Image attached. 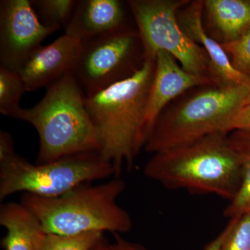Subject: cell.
Listing matches in <instances>:
<instances>
[{"label": "cell", "instance_id": "d6986e66", "mask_svg": "<svg viewBox=\"0 0 250 250\" xmlns=\"http://www.w3.org/2000/svg\"><path fill=\"white\" fill-rule=\"evenodd\" d=\"M104 233L88 232L76 235L47 233L44 250H90Z\"/></svg>", "mask_w": 250, "mask_h": 250}, {"label": "cell", "instance_id": "ac0fdd59", "mask_svg": "<svg viewBox=\"0 0 250 250\" xmlns=\"http://www.w3.org/2000/svg\"><path fill=\"white\" fill-rule=\"evenodd\" d=\"M42 24L59 29L70 22L77 0H31Z\"/></svg>", "mask_w": 250, "mask_h": 250}, {"label": "cell", "instance_id": "d4e9b609", "mask_svg": "<svg viewBox=\"0 0 250 250\" xmlns=\"http://www.w3.org/2000/svg\"><path fill=\"white\" fill-rule=\"evenodd\" d=\"M248 105H250V92L249 94H248V96H247L246 100H245V103L244 104H243V106H248Z\"/></svg>", "mask_w": 250, "mask_h": 250}, {"label": "cell", "instance_id": "4fadbf2b", "mask_svg": "<svg viewBox=\"0 0 250 250\" xmlns=\"http://www.w3.org/2000/svg\"><path fill=\"white\" fill-rule=\"evenodd\" d=\"M204 1H193L179 15L178 21L184 32L201 45L209 59L210 76L218 85L250 83V76L233 66L221 45L206 32L202 25Z\"/></svg>", "mask_w": 250, "mask_h": 250}, {"label": "cell", "instance_id": "7a4b0ae2", "mask_svg": "<svg viewBox=\"0 0 250 250\" xmlns=\"http://www.w3.org/2000/svg\"><path fill=\"white\" fill-rule=\"evenodd\" d=\"M144 174L167 188L212 194L231 202L241 187V162L228 134H215L153 154Z\"/></svg>", "mask_w": 250, "mask_h": 250}, {"label": "cell", "instance_id": "ffe728a7", "mask_svg": "<svg viewBox=\"0 0 250 250\" xmlns=\"http://www.w3.org/2000/svg\"><path fill=\"white\" fill-rule=\"evenodd\" d=\"M220 250H250V213L230 219Z\"/></svg>", "mask_w": 250, "mask_h": 250}, {"label": "cell", "instance_id": "603a6c76", "mask_svg": "<svg viewBox=\"0 0 250 250\" xmlns=\"http://www.w3.org/2000/svg\"><path fill=\"white\" fill-rule=\"evenodd\" d=\"M235 130L250 132V105L242 107L236 115L231 125V131Z\"/></svg>", "mask_w": 250, "mask_h": 250}, {"label": "cell", "instance_id": "cb8c5ba5", "mask_svg": "<svg viewBox=\"0 0 250 250\" xmlns=\"http://www.w3.org/2000/svg\"><path fill=\"white\" fill-rule=\"evenodd\" d=\"M227 232H228V228H225L224 229L223 231L218 235L216 238H214L213 241H210L206 248L205 250H221L222 244L224 241L225 236H226Z\"/></svg>", "mask_w": 250, "mask_h": 250}, {"label": "cell", "instance_id": "2e32d148", "mask_svg": "<svg viewBox=\"0 0 250 250\" xmlns=\"http://www.w3.org/2000/svg\"><path fill=\"white\" fill-rule=\"evenodd\" d=\"M231 132L229 139L241 159L242 180L236 196L224 211L225 216L230 219L241 216L250 209V132L241 130Z\"/></svg>", "mask_w": 250, "mask_h": 250}, {"label": "cell", "instance_id": "8fae6325", "mask_svg": "<svg viewBox=\"0 0 250 250\" xmlns=\"http://www.w3.org/2000/svg\"><path fill=\"white\" fill-rule=\"evenodd\" d=\"M82 42L64 34L49 45H41L18 69L27 92L47 87L76 65Z\"/></svg>", "mask_w": 250, "mask_h": 250}, {"label": "cell", "instance_id": "9a60e30c", "mask_svg": "<svg viewBox=\"0 0 250 250\" xmlns=\"http://www.w3.org/2000/svg\"><path fill=\"white\" fill-rule=\"evenodd\" d=\"M208 19L223 42L238 39L250 29V0H207Z\"/></svg>", "mask_w": 250, "mask_h": 250}, {"label": "cell", "instance_id": "7402d4cb", "mask_svg": "<svg viewBox=\"0 0 250 250\" xmlns=\"http://www.w3.org/2000/svg\"><path fill=\"white\" fill-rule=\"evenodd\" d=\"M116 236V240L112 242L108 241L104 236L90 250H147L142 245Z\"/></svg>", "mask_w": 250, "mask_h": 250}, {"label": "cell", "instance_id": "9c48e42d", "mask_svg": "<svg viewBox=\"0 0 250 250\" xmlns=\"http://www.w3.org/2000/svg\"><path fill=\"white\" fill-rule=\"evenodd\" d=\"M58 30L42 24L31 0L0 1V65L18 69Z\"/></svg>", "mask_w": 250, "mask_h": 250}, {"label": "cell", "instance_id": "8992f818", "mask_svg": "<svg viewBox=\"0 0 250 250\" xmlns=\"http://www.w3.org/2000/svg\"><path fill=\"white\" fill-rule=\"evenodd\" d=\"M117 177L111 163L100 153L65 156L47 164H31L15 151L14 140L0 131V200L18 192L38 196H61L82 184Z\"/></svg>", "mask_w": 250, "mask_h": 250}, {"label": "cell", "instance_id": "3957f363", "mask_svg": "<svg viewBox=\"0 0 250 250\" xmlns=\"http://www.w3.org/2000/svg\"><path fill=\"white\" fill-rule=\"evenodd\" d=\"M15 119L29 123L39 135L36 164L100 151L84 92L72 72L46 87L42 100L33 107L21 108Z\"/></svg>", "mask_w": 250, "mask_h": 250}, {"label": "cell", "instance_id": "30bf717a", "mask_svg": "<svg viewBox=\"0 0 250 250\" xmlns=\"http://www.w3.org/2000/svg\"><path fill=\"white\" fill-rule=\"evenodd\" d=\"M213 85L218 84L211 77L186 71L170 54L164 51L158 52L155 57V71L143 120L144 147L156 121L172 100L194 87Z\"/></svg>", "mask_w": 250, "mask_h": 250}, {"label": "cell", "instance_id": "484cf974", "mask_svg": "<svg viewBox=\"0 0 250 250\" xmlns=\"http://www.w3.org/2000/svg\"><path fill=\"white\" fill-rule=\"evenodd\" d=\"M248 212H250V209L249 211H248Z\"/></svg>", "mask_w": 250, "mask_h": 250}, {"label": "cell", "instance_id": "5b68a950", "mask_svg": "<svg viewBox=\"0 0 250 250\" xmlns=\"http://www.w3.org/2000/svg\"><path fill=\"white\" fill-rule=\"evenodd\" d=\"M250 92V83L213 85L162 112L145 145L146 152H164L215 134L231 125Z\"/></svg>", "mask_w": 250, "mask_h": 250}, {"label": "cell", "instance_id": "5bb4252c", "mask_svg": "<svg viewBox=\"0 0 250 250\" xmlns=\"http://www.w3.org/2000/svg\"><path fill=\"white\" fill-rule=\"evenodd\" d=\"M0 225L6 229L1 241L4 250H44L46 233L40 220L21 202L0 207Z\"/></svg>", "mask_w": 250, "mask_h": 250}, {"label": "cell", "instance_id": "7c38bea8", "mask_svg": "<svg viewBox=\"0 0 250 250\" xmlns=\"http://www.w3.org/2000/svg\"><path fill=\"white\" fill-rule=\"evenodd\" d=\"M65 34L83 41L128 30L125 2L120 0H77Z\"/></svg>", "mask_w": 250, "mask_h": 250}, {"label": "cell", "instance_id": "ba28073f", "mask_svg": "<svg viewBox=\"0 0 250 250\" xmlns=\"http://www.w3.org/2000/svg\"><path fill=\"white\" fill-rule=\"evenodd\" d=\"M82 42L72 73L86 97L131 77L146 60L138 31H117Z\"/></svg>", "mask_w": 250, "mask_h": 250}, {"label": "cell", "instance_id": "52a82bcc", "mask_svg": "<svg viewBox=\"0 0 250 250\" xmlns=\"http://www.w3.org/2000/svg\"><path fill=\"white\" fill-rule=\"evenodd\" d=\"M188 2L187 0L128 1L146 59H155L158 52L164 51L172 55L186 71L210 77L207 75L210 73L207 52L187 36L177 18V11Z\"/></svg>", "mask_w": 250, "mask_h": 250}, {"label": "cell", "instance_id": "277c9868", "mask_svg": "<svg viewBox=\"0 0 250 250\" xmlns=\"http://www.w3.org/2000/svg\"><path fill=\"white\" fill-rule=\"evenodd\" d=\"M125 188V181L116 177L102 184H82L58 197L23 193L21 202L40 220L47 233L118 235L133 228L129 213L118 203Z\"/></svg>", "mask_w": 250, "mask_h": 250}, {"label": "cell", "instance_id": "6da1fadb", "mask_svg": "<svg viewBox=\"0 0 250 250\" xmlns=\"http://www.w3.org/2000/svg\"><path fill=\"white\" fill-rule=\"evenodd\" d=\"M155 59H146L131 77L85 96V106L100 145V155L111 163L119 177L123 166L131 167L144 148L142 128Z\"/></svg>", "mask_w": 250, "mask_h": 250}, {"label": "cell", "instance_id": "44dd1931", "mask_svg": "<svg viewBox=\"0 0 250 250\" xmlns=\"http://www.w3.org/2000/svg\"><path fill=\"white\" fill-rule=\"evenodd\" d=\"M233 66L248 75L250 72V29L236 40L220 42Z\"/></svg>", "mask_w": 250, "mask_h": 250}, {"label": "cell", "instance_id": "e0dca14e", "mask_svg": "<svg viewBox=\"0 0 250 250\" xmlns=\"http://www.w3.org/2000/svg\"><path fill=\"white\" fill-rule=\"evenodd\" d=\"M27 92L22 77L15 70L0 65V113L15 118L20 110V102Z\"/></svg>", "mask_w": 250, "mask_h": 250}]
</instances>
